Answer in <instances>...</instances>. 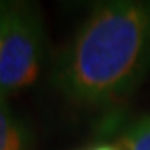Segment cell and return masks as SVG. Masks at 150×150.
<instances>
[{"mask_svg": "<svg viewBox=\"0 0 150 150\" xmlns=\"http://www.w3.org/2000/svg\"><path fill=\"white\" fill-rule=\"evenodd\" d=\"M150 63V2L100 4L58 62V83L81 103H110L141 80Z\"/></svg>", "mask_w": 150, "mask_h": 150, "instance_id": "1", "label": "cell"}, {"mask_svg": "<svg viewBox=\"0 0 150 150\" xmlns=\"http://www.w3.org/2000/svg\"><path fill=\"white\" fill-rule=\"evenodd\" d=\"M44 33L36 11L25 4H6L0 33V98L31 85L42 65Z\"/></svg>", "mask_w": 150, "mask_h": 150, "instance_id": "2", "label": "cell"}, {"mask_svg": "<svg viewBox=\"0 0 150 150\" xmlns=\"http://www.w3.org/2000/svg\"><path fill=\"white\" fill-rule=\"evenodd\" d=\"M0 150H31L25 127L9 109L6 98H0Z\"/></svg>", "mask_w": 150, "mask_h": 150, "instance_id": "3", "label": "cell"}, {"mask_svg": "<svg viewBox=\"0 0 150 150\" xmlns=\"http://www.w3.org/2000/svg\"><path fill=\"white\" fill-rule=\"evenodd\" d=\"M123 150H150V116L136 121L123 136Z\"/></svg>", "mask_w": 150, "mask_h": 150, "instance_id": "4", "label": "cell"}, {"mask_svg": "<svg viewBox=\"0 0 150 150\" xmlns=\"http://www.w3.org/2000/svg\"><path fill=\"white\" fill-rule=\"evenodd\" d=\"M4 2H0V33H2V16H4Z\"/></svg>", "mask_w": 150, "mask_h": 150, "instance_id": "5", "label": "cell"}, {"mask_svg": "<svg viewBox=\"0 0 150 150\" xmlns=\"http://www.w3.org/2000/svg\"><path fill=\"white\" fill-rule=\"evenodd\" d=\"M92 150H117V148H114V146H107V145H101V146H96V148H92Z\"/></svg>", "mask_w": 150, "mask_h": 150, "instance_id": "6", "label": "cell"}]
</instances>
